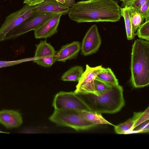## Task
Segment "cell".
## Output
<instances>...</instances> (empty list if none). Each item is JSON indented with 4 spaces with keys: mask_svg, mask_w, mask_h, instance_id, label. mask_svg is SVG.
<instances>
[{
    "mask_svg": "<svg viewBox=\"0 0 149 149\" xmlns=\"http://www.w3.org/2000/svg\"><path fill=\"white\" fill-rule=\"evenodd\" d=\"M32 59L31 58H26L13 61H0V68L17 65L24 62L31 61Z\"/></svg>",
    "mask_w": 149,
    "mask_h": 149,
    "instance_id": "d4e9b609",
    "label": "cell"
},
{
    "mask_svg": "<svg viewBox=\"0 0 149 149\" xmlns=\"http://www.w3.org/2000/svg\"><path fill=\"white\" fill-rule=\"evenodd\" d=\"M84 72L82 66L76 65L65 72L62 76L61 79L65 81H78Z\"/></svg>",
    "mask_w": 149,
    "mask_h": 149,
    "instance_id": "9a60e30c",
    "label": "cell"
},
{
    "mask_svg": "<svg viewBox=\"0 0 149 149\" xmlns=\"http://www.w3.org/2000/svg\"><path fill=\"white\" fill-rule=\"evenodd\" d=\"M136 31V34L139 38L149 41V20L145 21L141 25Z\"/></svg>",
    "mask_w": 149,
    "mask_h": 149,
    "instance_id": "7402d4cb",
    "label": "cell"
},
{
    "mask_svg": "<svg viewBox=\"0 0 149 149\" xmlns=\"http://www.w3.org/2000/svg\"><path fill=\"white\" fill-rule=\"evenodd\" d=\"M96 78L111 85H119L118 79L111 70L109 68H104L98 74Z\"/></svg>",
    "mask_w": 149,
    "mask_h": 149,
    "instance_id": "d6986e66",
    "label": "cell"
},
{
    "mask_svg": "<svg viewBox=\"0 0 149 149\" xmlns=\"http://www.w3.org/2000/svg\"><path fill=\"white\" fill-rule=\"evenodd\" d=\"M63 15L60 13L47 21L34 31V36L36 39L47 38L56 33L61 17Z\"/></svg>",
    "mask_w": 149,
    "mask_h": 149,
    "instance_id": "8fae6325",
    "label": "cell"
},
{
    "mask_svg": "<svg viewBox=\"0 0 149 149\" xmlns=\"http://www.w3.org/2000/svg\"><path fill=\"white\" fill-rule=\"evenodd\" d=\"M132 118L134 120V123L132 128V131L139 125L149 120V107L143 112H134Z\"/></svg>",
    "mask_w": 149,
    "mask_h": 149,
    "instance_id": "44dd1931",
    "label": "cell"
},
{
    "mask_svg": "<svg viewBox=\"0 0 149 149\" xmlns=\"http://www.w3.org/2000/svg\"><path fill=\"white\" fill-rule=\"evenodd\" d=\"M104 68L102 65L91 67L88 65L76 86L74 92L78 95L92 94L97 95L94 86V80L98 74Z\"/></svg>",
    "mask_w": 149,
    "mask_h": 149,
    "instance_id": "ba28073f",
    "label": "cell"
},
{
    "mask_svg": "<svg viewBox=\"0 0 149 149\" xmlns=\"http://www.w3.org/2000/svg\"><path fill=\"white\" fill-rule=\"evenodd\" d=\"M38 11L35 6L26 4L19 10L6 17L0 27V42L4 40L6 35Z\"/></svg>",
    "mask_w": 149,
    "mask_h": 149,
    "instance_id": "52a82bcc",
    "label": "cell"
},
{
    "mask_svg": "<svg viewBox=\"0 0 149 149\" xmlns=\"http://www.w3.org/2000/svg\"><path fill=\"white\" fill-rule=\"evenodd\" d=\"M101 43V39L97 27L96 25H93L88 30L82 40L81 54L87 56L96 53Z\"/></svg>",
    "mask_w": 149,
    "mask_h": 149,
    "instance_id": "30bf717a",
    "label": "cell"
},
{
    "mask_svg": "<svg viewBox=\"0 0 149 149\" xmlns=\"http://www.w3.org/2000/svg\"><path fill=\"white\" fill-rule=\"evenodd\" d=\"M94 86L97 94L104 92L111 88L113 85L108 84L96 78L94 80Z\"/></svg>",
    "mask_w": 149,
    "mask_h": 149,
    "instance_id": "603a6c76",
    "label": "cell"
},
{
    "mask_svg": "<svg viewBox=\"0 0 149 149\" xmlns=\"http://www.w3.org/2000/svg\"><path fill=\"white\" fill-rule=\"evenodd\" d=\"M8 133L6 132H3V131H0V133Z\"/></svg>",
    "mask_w": 149,
    "mask_h": 149,
    "instance_id": "4dcf8cb0",
    "label": "cell"
},
{
    "mask_svg": "<svg viewBox=\"0 0 149 149\" xmlns=\"http://www.w3.org/2000/svg\"><path fill=\"white\" fill-rule=\"evenodd\" d=\"M35 6L38 12L56 13L63 15L68 14L70 9L56 0H44Z\"/></svg>",
    "mask_w": 149,
    "mask_h": 149,
    "instance_id": "5bb4252c",
    "label": "cell"
},
{
    "mask_svg": "<svg viewBox=\"0 0 149 149\" xmlns=\"http://www.w3.org/2000/svg\"><path fill=\"white\" fill-rule=\"evenodd\" d=\"M81 43L74 41L63 46L56 54L55 61L65 62L76 58L81 49Z\"/></svg>",
    "mask_w": 149,
    "mask_h": 149,
    "instance_id": "4fadbf2b",
    "label": "cell"
},
{
    "mask_svg": "<svg viewBox=\"0 0 149 149\" xmlns=\"http://www.w3.org/2000/svg\"><path fill=\"white\" fill-rule=\"evenodd\" d=\"M59 14L38 12L10 31L6 35L4 40L15 39L29 31H34L47 21Z\"/></svg>",
    "mask_w": 149,
    "mask_h": 149,
    "instance_id": "5b68a950",
    "label": "cell"
},
{
    "mask_svg": "<svg viewBox=\"0 0 149 149\" xmlns=\"http://www.w3.org/2000/svg\"><path fill=\"white\" fill-rule=\"evenodd\" d=\"M121 15L124 19L127 39L128 40H132L136 34L133 28L127 6L121 8Z\"/></svg>",
    "mask_w": 149,
    "mask_h": 149,
    "instance_id": "e0dca14e",
    "label": "cell"
},
{
    "mask_svg": "<svg viewBox=\"0 0 149 149\" xmlns=\"http://www.w3.org/2000/svg\"><path fill=\"white\" fill-rule=\"evenodd\" d=\"M52 106L55 110H58L90 111L82 98L74 92L61 91L57 93Z\"/></svg>",
    "mask_w": 149,
    "mask_h": 149,
    "instance_id": "8992f818",
    "label": "cell"
},
{
    "mask_svg": "<svg viewBox=\"0 0 149 149\" xmlns=\"http://www.w3.org/2000/svg\"><path fill=\"white\" fill-rule=\"evenodd\" d=\"M121 9L115 0H87L77 2L70 8V19L78 23L119 21Z\"/></svg>",
    "mask_w": 149,
    "mask_h": 149,
    "instance_id": "6da1fadb",
    "label": "cell"
},
{
    "mask_svg": "<svg viewBox=\"0 0 149 149\" xmlns=\"http://www.w3.org/2000/svg\"><path fill=\"white\" fill-rule=\"evenodd\" d=\"M65 3L63 5L66 7L71 8L75 4V0H64Z\"/></svg>",
    "mask_w": 149,
    "mask_h": 149,
    "instance_id": "83f0119b",
    "label": "cell"
},
{
    "mask_svg": "<svg viewBox=\"0 0 149 149\" xmlns=\"http://www.w3.org/2000/svg\"><path fill=\"white\" fill-rule=\"evenodd\" d=\"M60 3L63 4L65 3L64 0H56Z\"/></svg>",
    "mask_w": 149,
    "mask_h": 149,
    "instance_id": "f1b7e54d",
    "label": "cell"
},
{
    "mask_svg": "<svg viewBox=\"0 0 149 149\" xmlns=\"http://www.w3.org/2000/svg\"><path fill=\"white\" fill-rule=\"evenodd\" d=\"M136 130H133L131 132L132 133H146L149 131V121L148 120L139 125Z\"/></svg>",
    "mask_w": 149,
    "mask_h": 149,
    "instance_id": "484cf974",
    "label": "cell"
},
{
    "mask_svg": "<svg viewBox=\"0 0 149 149\" xmlns=\"http://www.w3.org/2000/svg\"><path fill=\"white\" fill-rule=\"evenodd\" d=\"M81 111L54 109L49 119L58 125L70 127L77 131L90 130L97 125L86 119Z\"/></svg>",
    "mask_w": 149,
    "mask_h": 149,
    "instance_id": "277c9868",
    "label": "cell"
},
{
    "mask_svg": "<svg viewBox=\"0 0 149 149\" xmlns=\"http://www.w3.org/2000/svg\"></svg>",
    "mask_w": 149,
    "mask_h": 149,
    "instance_id": "1f68e13d",
    "label": "cell"
},
{
    "mask_svg": "<svg viewBox=\"0 0 149 149\" xmlns=\"http://www.w3.org/2000/svg\"><path fill=\"white\" fill-rule=\"evenodd\" d=\"M44 0H24V3L29 6H35L42 2Z\"/></svg>",
    "mask_w": 149,
    "mask_h": 149,
    "instance_id": "4316f807",
    "label": "cell"
},
{
    "mask_svg": "<svg viewBox=\"0 0 149 149\" xmlns=\"http://www.w3.org/2000/svg\"><path fill=\"white\" fill-rule=\"evenodd\" d=\"M130 81L135 88L149 84V42L142 39L135 40L132 49Z\"/></svg>",
    "mask_w": 149,
    "mask_h": 149,
    "instance_id": "7a4b0ae2",
    "label": "cell"
},
{
    "mask_svg": "<svg viewBox=\"0 0 149 149\" xmlns=\"http://www.w3.org/2000/svg\"><path fill=\"white\" fill-rule=\"evenodd\" d=\"M22 123V115L19 111L8 109L0 110V124L6 128L18 127Z\"/></svg>",
    "mask_w": 149,
    "mask_h": 149,
    "instance_id": "7c38bea8",
    "label": "cell"
},
{
    "mask_svg": "<svg viewBox=\"0 0 149 149\" xmlns=\"http://www.w3.org/2000/svg\"><path fill=\"white\" fill-rule=\"evenodd\" d=\"M134 123V120L132 118L123 123L114 125L115 131L118 134H130Z\"/></svg>",
    "mask_w": 149,
    "mask_h": 149,
    "instance_id": "ffe728a7",
    "label": "cell"
},
{
    "mask_svg": "<svg viewBox=\"0 0 149 149\" xmlns=\"http://www.w3.org/2000/svg\"><path fill=\"white\" fill-rule=\"evenodd\" d=\"M81 113L87 120L95 124H107L114 126L115 125L106 120L101 113L90 111H82Z\"/></svg>",
    "mask_w": 149,
    "mask_h": 149,
    "instance_id": "2e32d148",
    "label": "cell"
},
{
    "mask_svg": "<svg viewBox=\"0 0 149 149\" xmlns=\"http://www.w3.org/2000/svg\"><path fill=\"white\" fill-rule=\"evenodd\" d=\"M90 111L100 113H113L119 111L124 106L123 89L120 85L113 86L108 90L99 93L79 95Z\"/></svg>",
    "mask_w": 149,
    "mask_h": 149,
    "instance_id": "3957f363",
    "label": "cell"
},
{
    "mask_svg": "<svg viewBox=\"0 0 149 149\" xmlns=\"http://www.w3.org/2000/svg\"><path fill=\"white\" fill-rule=\"evenodd\" d=\"M127 7L133 28L136 32L140 26L144 23L145 18L142 14L134 8L131 6Z\"/></svg>",
    "mask_w": 149,
    "mask_h": 149,
    "instance_id": "ac0fdd59",
    "label": "cell"
},
{
    "mask_svg": "<svg viewBox=\"0 0 149 149\" xmlns=\"http://www.w3.org/2000/svg\"><path fill=\"white\" fill-rule=\"evenodd\" d=\"M36 45L33 63L45 67L52 66L56 62V52L53 47L46 40H41Z\"/></svg>",
    "mask_w": 149,
    "mask_h": 149,
    "instance_id": "9c48e42d",
    "label": "cell"
},
{
    "mask_svg": "<svg viewBox=\"0 0 149 149\" xmlns=\"http://www.w3.org/2000/svg\"><path fill=\"white\" fill-rule=\"evenodd\" d=\"M149 1V0H133L128 2H122L121 7L131 6L139 11L141 8Z\"/></svg>",
    "mask_w": 149,
    "mask_h": 149,
    "instance_id": "cb8c5ba5",
    "label": "cell"
},
{
    "mask_svg": "<svg viewBox=\"0 0 149 149\" xmlns=\"http://www.w3.org/2000/svg\"><path fill=\"white\" fill-rule=\"evenodd\" d=\"M122 1L123 2H128L131 1L133 0H118Z\"/></svg>",
    "mask_w": 149,
    "mask_h": 149,
    "instance_id": "f546056e",
    "label": "cell"
}]
</instances>
